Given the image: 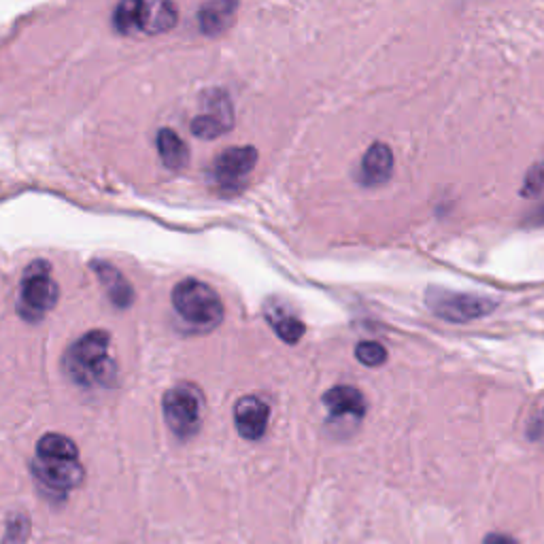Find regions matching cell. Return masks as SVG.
<instances>
[{"mask_svg":"<svg viewBox=\"0 0 544 544\" xmlns=\"http://www.w3.org/2000/svg\"><path fill=\"white\" fill-rule=\"evenodd\" d=\"M234 126V111L232 102L226 96V92L215 90L211 92V100L204 102V111L194 117L192 132L202 141L219 139L221 134H226Z\"/></svg>","mask_w":544,"mask_h":544,"instance_id":"obj_9","label":"cell"},{"mask_svg":"<svg viewBox=\"0 0 544 544\" xmlns=\"http://www.w3.org/2000/svg\"><path fill=\"white\" fill-rule=\"evenodd\" d=\"M32 474L37 479L39 487L47 493L64 500L68 491L77 489L83 483L85 470L79 464V459H41L34 457Z\"/></svg>","mask_w":544,"mask_h":544,"instance_id":"obj_6","label":"cell"},{"mask_svg":"<svg viewBox=\"0 0 544 544\" xmlns=\"http://www.w3.org/2000/svg\"><path fill=\"white\" fill-rule=\"evenodd\" d=\"M238 5L236 3H209L200 9V28L207 37H217V34L226 32L232 22Z\"/></svg>","mask_w":544,"mask_h":544,"instance_id":"obj_14","label":"cell"},{"mask_svg":"<svg viewBox=\"0 0 544 544\" xmlns=\"http://www.w3.org/2000/svg\"><path fill=\"white\" fill-rule=\"evenodd\" d=\"M394 170V153L385 143H374L364 153L360 166V181L368 187H377L389 181Z\"/></svg>","mask_w":544,"mask_h":544,"instance_id":"obj_12","label":"cell"},{"mask_svg":"<svg viewBox=\"0 0 544 544\" xmlns=\"http://www.w3.org/2000/svg\"><path fill=\"white\" fill-rule=\"evenodd\" d=\"M179 20V11L173 3H128L117 5L113 13V24L122 34H162L173 28Z\"/></svg>","mask_w":544,"mask_h":544,"instance_id":"obj_3","label":"cell"},{"mask_svg":"<svg viewBox=\"0 0 544 544\" xmlns=\"http://www.w3.org/2000/svg\"><path fill=\"white\" fill-rule=\"evenodd\" d=\"M428 304L438 317L453 323H466L472 319H479L496 309V304L483 296L457 294V292H447V289H432V292L428 294Z\"/></svg>","mask_w":544,"mask_h":544,"instance_id":"obj_7","label":"cell"},{"mask_svg":"<svg viewBox=\"0 0 544 544\" xmlns=\"http://www.w3.org/2000/svg\"><path fill=\"white\" fill-rule=\"evenodd\" d=\"M483 544H519L510 534H502V532H491L485 536Z\"/></svg>","mask_w":544,"mask_h":544,"instance_id":"obj_20","label":"cell"},{"mask_svg":"<svg viewBox=\"0 0 544 544\" xmlns=\"http://www.w3.org/2000/svg\"><path fill=\"white\" fill-rule=\"evenodd\" d=\"M37 457H41V459H79V449L68 436L49 432L37 442Z\"/></svg>","mask_w":544,"mask_h":544,"instance_id":"obj_16","label":"cell"},{"mask_svg":"<svg viewBox=\"0 0 544 544\" xmlns=\"http://www.w3.org/2000/svg\"><path fill=\"white\" fill-rule=\"evenodd\" d=\"M173 306L181 321L196 332L215 330L224 321V302L211 285L198 279H183L175 285Z\"/></svg>","mask_w":544,"mask_h":544,"instance_id":"obj_2","label":"cell"},{"mask_svg":"<svg viewBox=\"0 0 544 544\" xmlns=\"http://www.w3.org/2000/svg\"><path fill=\"white\" fill-rule=\"evenodd\" d=\"M323 404H326L330 417L338 423L351 421L353 425H357L366 415V398L362 396L360 389L349 385L332 387L328 394L323 396Z\"/></svg>","mask_w":544,"mask_h":544,"instance_id":"obj_11","label":"cell"},{"mask_svg":"<svg viewBox=\"0 0 544 544\" xmlns=\"http://www.w3.org/2000/svg\"><path fill=\"white\" fill-rule=\"evenodd\" d=\"M270 408L258 396H245L234 406L236 430L247 440H260L268 430Z\"/></svg>","mask_w":544,"mask_h":544,"instance_id":"obj_10","label":"cell"},{"mask_svg":"<svg viewBox=\"0 0 544 544\" xmlns=\"http://www.w3.org/2000/svg\"><path fill=\"white\" fill-rule=\"evenodd\" d=\"M32 532L30 517L24 513H11L5 523V534L0 544H26Z\"/></svg>","mask_w":544,"mask_h":544,"instance_id":"obj_18","label":"cell"},{"mask_svg":"<svg viewBox=\"0 0 544 544\" xmlns=\"http://www.w3.org/2000/svg\"><path fill=\"white\" fill-rule=\"evenodd\" d=\"M162 411L166 425L173 430V434L181 440H190L198 434L204 413V400L200 389L190 383H181L168 389L162 400Z\"/></svg>","mask_w":544,"mask_h":544,"instance_id":"obj_5","label":"cell"},{"mask_svg":"<svg viewBox=\"0 0 544 544\" xmlns=\"http://www.w3.org/2000/svg\"><path fill=\"white\" fill-rule=\"evenodd\" d=\"M111 336L105 330H92L81 336L66 353V372L79 385H109L115 364L109 360Z\"/></svg>","mask_w":544,"mask_h":544,"instance_id":"obj_1","label":"cell"},{"mask_svg":"<svg viewBox=\"0 0 544 544\" xmlns=\"http://www.w3.org/2000/svg\"><path fill=\"white\" fill-rule=\"evenodd\" d=\"M94 272L98 275L102 287L107 289L109 300L117 306V309H128L134 300V289L132 285L124 279L122 272H119L115 266L107 264V262H94L92 264Z\"/></svg>","mask_w":544,"mask_h":544,"instance_id":"obj_13","label":"cell"},{"mask_svg":"<svg viewBox=\"0 0 544 544\" xmlns=\"http://www.w3.org/2000/svg\"><path fill=\"white\" fill-rule=\"evenodd\" d=\"M266 317L270 321L272 330H275L279 334V338L285 340L287 345H296L298 340L304 336V330H306L304 323L298 317H294L292 313H287L285 309H281V306H277L275 311L268 309Z\"/></svg>","mask_w":544,"mask_h":544,"instance_id":"obj_17","label":"cell"},{"mask_svg":"<svg viewBox=\"0 0 544 544\" xmlns=\"http://www.w3.org/2000/svg\"><path fill=\"white\" fill-rule=\"evenodd\" d=\"M355 357L360 364L377 368L387 362V349L381 343H374V340H364L355 347Z\"/></svg>","mask_w":544,"mask_h":544,"instance_id":"obj_19","label":"cell"},{"mask_svg":"<svg viewBox=\"0 0 544 544\" xmlns=\"http://www.w3.org/2000/svg\"><path fill=\"white\" fill-rule=\"evenodd\" d=\"M60 298L58 283L51 279V266L45 260L32 262L22 277L20 300H17V311L26 321H41L51 309H54Z\"/></svg>","mask_w":544,"mask_h":544,"instance_id":"obj_4","label":"cell"},{"mask_svg":"<svg viewBox=\"0 0 544 544\" xmlns=\"http://www.w3.org/2000/svg\"><path fill=\"white\" fill-rule=\"evenodd\" d=\"M258 164V149L255 147H230L221 151L211 166V177L217 187L224 190H236L251 175V170Z\"/></svg>","mask_w":544,"mask_h":544,"instance_id":"obj_8","label":"cell"},{"mask_svg":"<svg viewBox=\"0 0 544 544\" xmlns=\"http://www.w3.org/2000/svg\"><path fill=\"white\" fill-rule=\"evenodd\" d=\"M158 151L164 166L170 170H181L190 160V149H187L181 136L170 128H162L158 132Z\"/></svg>","mask_w":544,"mask_h":544,"instance_id":"obj_15","label":"cell"}]
</instances>
